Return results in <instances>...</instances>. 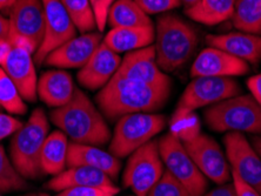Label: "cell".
Instances as JSON below:
<instances>
[{"label":"cell","instance_id":"cell-1","mask_svg":"<svg viewBox=\"0 0 261 196\" xmlns=\"http://www.w3.org/2000/svg\"><path fill=\"white\" fill-rule=\"evenodd\" d=\"M170 91L171 88L151 86L116 73L95 100L106 118L118 120L127 114L152 113L160 109L170 97Z\"/></svg>","mask_w":261,"mask_h":196},{"label":"cell","instance_id":"cell-2","mask_svg":"<svg viewBox=\"0 0 261 196\" xmlns=\"http://www.w3.org/2000/svg\"><path fill=\"white\" fill-rule=\"evenodd\" d=\"M51 120L76 144L102 146L111 139L105 119L91 99L78 88L70 102L52 110Z\"/></svg>","mask_w":261,"mask_h":196},{"label":"cell","instance_id":"cell-3","mask_svg":"<svg viewBox=\"0 0 261 196\" xmlns=\"http://www.w3.org/2000/svg\"><path fill=\"white\" fill-rule=\"evenodd\" d=\"M198 44L197 31L178 15L167 13L156 21L154 47L156 63L163 72L172 73L185 66Z\"/></svg>","mask_w":261,"mask_h":196},{"label":"cell","instance_id":"cell-4","mask_svg":"<svg viewBox=\"0 0 261 196\" xmlns=\"http://www.w3.org/2000/svg\"><path fill=\"white\" fill-rule=\"evenodd\" d=\"M48 119L41 108L34 109L26 124L13 134L10 145V155L14 168L25 180L39 179L40 156L45 140L48 136Z\"/></svg>","mask_w":261,"mask_h":196},{"label":"cell","instance_id":"cell-5","mask_svg":"<svg viewBox=\"0 0 261 196\" xmlns=\"http://www.w3.org/2000/svg\"><path fill=\"white\" fill-rule=\"evenodd\" d=\"M203 117L207 126L216 132L261 134V108L252 94L237 95L211 105Z\"/></svg>","mask_w":261,"mask_h":196},{"label":"cell","instance_id":"cell-6","mask_svg":"<svg viewBox=\"0 0 261 196\" xmlns=\"http://www.w3.org/2000/svg\"><path fill=\"white\" fill-rule=\"evenodd\" d=\"M166 126L164 115L153 113L127 114L118 119L109 152L118 159L132 154L151 141Z\"/></svg>","mask_w":261,"mask_h":196},{"label":"cell","instance_id":"cell-7","mask_svg":"<svg viewBox=\"0 0 261 196\" xmlns=\"http://www.w3.org/2000/svg\"><path fill=\"white\" fill-rule=\"evenodd\" d=\"M164 172L159 141L151 140L130 154L122 175V183L124 187L130 188L136 196H147Z\"/></svg>","mask_w":261,"mask_h":196},{"label":"cell","instance_id":"cell-8","mask_svg":"<svg viewBox=\"0 0 261 196\" xmlns=\"http://www.w3.org/2000/svg\"><path fill=\"white\" fill-rule=\"evenodd\" d=\"M9 39L12 44L10 55L2 67L17 86L24 100L34 102L37 99V73L32 55L37 47L28 38L14 33L10 30Z\"/></svg>","mask_w":261,"mask_h":196},{"label":"cell","instance_id":"cell-9","mask_svg":"<svg viewBox=\"0 0 261 196\" xmlns=\"http://www.w3.org/2000/svg\"><path fill=\"white\" fill-rule=\"evenodd\" d=\"M159 141V151L167 171L190 191L192 196H203L207 189L206 176L197 167L182 142L168 132Z\"/></svg>","mask_w":261,"mask_h":196},{"label":"cell","instance_id":"cell-10","mask_svg":"<svg viewBox=\"0 0 261 196\" xmlns=\"http://www.w3.org/2000/svg\"><path fill=\"white\" fill-rule=\"evenodd\" d=\"M240 94V86L228 76H199L187 85L176 109L190 110L211 106Z\"/></svg>","mask_w":261,"mask_h":196},{"label":"cell","instance_id":"cell-11","mask_svg":"<svg viewBox=\"0 0 261 196\" xmlns=\"http://www.w3.org/2000/svg\"><path fill=\"white\" fill-rule=\"evenodd\" d=\"M45 10V34L33 59L41 65L52 51L76 37V29L61 0H43Z\"/></svg>","mask_w":261,"mask_h":196},{"label":"cell","instance_id":"cell-12","mask_svg":"<svg viewBox=\"0 0 261 196\" xmlns=\"http://www.w3.org/2000/svg\"><path fill=\"white\" fill-rule=\"evenodd\" d=\"M186 152L206 178L225 184L231 179V169L220 146L212 137L200 133L193 140L182 142Z\"/></svg>","mask_w":261,"mask_h":196},{"label":"cell","instance_id":"cell-13","mask_svg":"<svg viewBox=\"0 0 261 196\" xmlns=\"http://www.w3.org/2000/svg\"><path fill=\"white\" fill-rule=\"evenodd\" d=\"M226 155L233 171L261 195V159L240 132H229L224 137Z\"/></svg>","mask_w":261,"mask_h":196},{"label":"cell","instance_id":"cell-14","mask_svg":"<svg viewBox=\"0 0 261 196\" xmlns=\"http://www.w3.org/2000/svg\"><path fill=\"white\" fill-rule=\"evenodd\" d=\"M117 73L127 79L137 80L151 86L171 88L170 78L160 70L156 63L154 45L126 53Z\"/></svg>","mask_w":261,"mask_h":196},{"label":"cell","instance_id":"cell-15","mask_svg":"<svg viewBox=\"0 0 261 196\" xmlns=\"http://www.w3.org/2000/svg\"><path fill=\"white\" fill-rule=\"evenodd\" d=\"M9 14L10 30L28 38L38 51L45 34L43 0H17L9 10Z\"/></svg>","mask_w":261,"mask_h":196},{"label":"cell","instance_id":"cell-16","mask_svg":"<svg viewBox=\"0 0 261 196\" xmlns=\"http://www.w3.org/2000/svg\"><path fill=\"white\" fill-rule=\"evenodd\" d=\"M101 32L84 33L65 42L46 57L44 63L58 68H82L102 42Z\"/></svg>","mask_w":261,"mask_h":196},{"label":"cell","instance_id":"cell-17","mask_svg":"<svg viewBox=\"0 0 261 196\" xmlns=\"http://www.w3.org/2000/svg\"><path fill=\"white\" fill-rule=\"evenodd\" d=\"M249 65L245 60L216 47L202 49L191 67L192 78L199 76H238L248 73Z\"/></svg>","mask_w":261,"mask_h":196},{"label":"cell","instance_id":"cell-18","mask_svg":"<svg viewBox=\"0 0 261 196\" xmlns=\"http://www.w3.org/2000/svg\"><path fill=\"white\" fill-rule=\"evenodd\" d=\"M121 58L101 42L76 75L79 83L90 91L101 90L119 70Z\"/></svg>","mask_w":261,"mask_h":196},{"label":"cell","instance_id":"cell-19","mask_svg":"<svg viewBox=\"0 0 261 196\" xmlns=\"http://www.w3.org/2000/svg\"><path fill=\"white\" fill-rule=\"evenodd\" d=\"M78 166L95 168L116 180L120 172L121 162L118 157L98 148L97 146L71 142L68 145L66 168Z\"/></svg>","mask_w":261,"mask_h":196},{"label":"cell","instance_id":"cell-20","mask_svg":"<svg viewBox=\"0 0 261 196\" xmlns=\"http://www.w3.org/2000/svg\"><path fill=\"white\" fill-rule=\"evenodd\" d=\"M206 42L210 47H216L245 60L258 64L261 60V36L246 32H231L226 34H208Z\"/></svg>","mask_w":261,"mask_h":196},{"label":"cell","instance_id":"cell-21","mask_svg":"<svg viewBox=\"0 0 261 196\" xmlns=\"http://www.w3.org/2000/svg\"><path fill=\"white\" fill-rule=\"evenodd\" d=\"M75 90L70 73L63 70L44 72L37 83L38 97L52 108H58L70 102Z\"/></svg>","mask_w":261,"mask_h":196},{"label":"cell","instance_id":"cell-22","mask_svg":"<svg viewBox=\"0 0 261 196\" xmlns=\"http://www.w3.org/2000/svg\"><path fill=\"white\" fill-rule=\"evenodd\" d=\"M112 179L98 169L78 166L66 168L59 175L53 176L47 182V188L56 193L73 187H106L113 186Z\"/></svg>","mask_w":261,"mask_h":196},{"label":"cell","instance_id":"cell-23","mask_svg":"<svg viewBox=\"0 0 261 196\" xmlns=\"http://www.w3.org/2000/svg\"><path fill=\"white\" fill-rule=\"evenodd\" d=\"M154 40V27L145 26V27L111 29L110 32L103 37L102 42L117 54H120V53H128L147 47Z\"/></svg>","mask_w":261,"mask_h":196},{"label":"cell","instance_id":"cell-24","mask_svg":"<svg viewBox=\"0 0 261 196\" xmlns=\"http://www.w3.org/2000/svg\"><path fill=\"white\" fill-rule=\"evenodd\" d=\"M68 145L67 135L61 130L48 134L40 156L41 171L44 174L57 176L66 169Z\"/></svg>","mask_w":261,"mask_h":196},{"label":"cell","instance_id":"cell-25","mask_svg":"<svg viewBox=\"0 0 261 196\" xmlns=\"http://www.w3.org/2000/svg\"><path fill=\"white\" fill-rule=\"evenodd\" d=\"M237 0H199L185 10L192 20L207 26H214L232 18Z\"/></svg>","mask_w":261,"mask_h":196},{"label":"cell","instance_id":"cell-26","mask_svg":"<svg viewBox=\"0 0 261 196\" xmlns=\"http://www.w3.org/2000/svg\"><path fill=\"white\" fill-rule=\"evenodd\" d=\"M107 25L111 29L153 26L149 15L134 0H114L107 15Z\"/></svg>","mask_w":261,"mask_h":196},{"label":"cell","instance_id":"cell-27","mask_svg":"<svg viewBox=\"0 0 261 196\" xmlns=\"http://www.w3.org/2000/svg\"><path fill=\"white\" fill-rule=\"evenodd\" d=\"M231 19L240 32L261 36V0H237Z\"/></svg>","mask_w":261,"mask_h":196},{"label":"cell","instance_id":"cell-28","mask_svg":"<svg viewBox=\"0 0 261 196\" xmlns=\"http://www.w3.org/2000/svg\"><path fill=\"white\" fill-rule=\"evenodd\" d=\"M61 4L70 15L76 31L82 34L94 32L97 21L91 0H61Z\"/></svg>","mask_w":261,"mask_h":196},{"label":"cell","instance_id":"cell-29","mask_svg":"<svg viewBox=\"0 0 261 196\" xmlns=\"http://www.w3.org/2000/svg\"><path fill=\"white\" fill-rule=\"evenodd\" d=\"M170 133L181 142L191 141L200 134V121L194 112L175 109L170 120Z\"/></svg>","mask_w":261,"mask_h":196},{"label":"cell","instance_id":"cell-30","mask_svg":"<svg viewBox=\"0 0 261 196\" xmlns=\"http://www.w3.org/2000/svg\"><path fill=\"white\" fill-rule=\"evenodd\" d=\"M0 107L11 114L22 115L28 112V105L24 102L17 86L2 67H0Z\"/></svg>","mask_w":261,"mask_h":196},{"label":"cell","instance_id":"cell-31","mask_svg":"<svg viewBox=\"0 0 261 196\" xmlns=\"http://www.w3.org/2000/svg\"><path fill=\"white\" fill-rule=\"evenodd\" d=\"M26 188V180L17 172L12 161L6 155L5 149L0 145V194L25 190Z\"/></svg>","mask_w":261,"mask_h":196},{"label":"cell","instance_id":"cell-32","mask_svg":"<svg viewBox=\"0 0 261 196\" xmlns=\"http://www.w3.org/2000/svg\"><path fill=\"white\" fill-rule=\"evenodd\" d=\"M147 196H192L190 191L170 172L165 171Z\"/></svg>","mask_w":261,"mask_h":196},{"label":"cell","instance_id":"cell-33","mask_svg":"<svg viewBox=\"0 0 261 196\" xmlns=\"http://www.w3.org/2000/svg\"><path fill=\"white\" fill-rule=\"evenodd\" d=\"M119 190L114 184L106 187H73L59 191L56 196H114Z\"/></svg>","mask_w":261,"mask_h":196},{"label":"cell","instance_id":"cell-34","mask_svg":"<svg viewBox=\"0 0 261 196\" xmlns=\"http://www.w3.org/2000/svg\"><path fill=\"white\" fill-rule=\"evenodd\" d=\"M146 14L165 13L181 5L180 0H134Z\"/></svg>","mask_w":261,"mask_h":196},{"label":"cell","instance_id":"cell-35","mask_svg":"<svg viewBox=\"0 0 261 196\" xmlns=\"http://www.w3.org/2000/svg\"><path fill=\"white\" fill-rule=\"evenodd\" d=\"M114 0H91V5L93 7V12L97 21V29L99 32H103L107 25V15Z\"/></svg>","mask_w":261,"mask_h":196},{"label":"cell","instance_id":"cell-36","mask_svg":"<svg viewBox=\"0 0 261 196\" xmlns=\"http://www.w3.org/2000/svg\"><path fill=\"white\" fill-rule=\"evenodd\" d=\"M22 122L9 114L0 113V141L13 134L21 128Z\"/></svg>","mask_w":261,"mask_h":196},{"label":"cell","instance_id":"cell-37","mask_svg":"<svg viewBox=\"0 0 261 196\" xmlns=\"http://www.w3.org/2000/svg\"><path fill=\"white\" fill-rule=\"evenodd\" d=\"M233 187L236 190L237 196H261L252 186H249L247 182H245L239 175L237 174L236 171H231Z\"/></svg>","mask_w":261,"mask_h":196},{"label":"cell","instance_id":"cell-38","mask_svg":"<svg viewBox=\"0 0 261 196\" xmlns=\"http://www.w3.org/2000/svg\"><path fill=\"white\" fill-rule=\"evenodd\" d=\"M247 87L251 91L252 97L255 99L261 108V74L254 75L247 80Z\"/></svg>","mask_w":261,"mask_h":196},{"label":"cell","instance_id":"cell-39","mask_svg":"<svg viewBox=\"0 0 261 196\" xmlns=\"http://www.w3.org/2000/svg\"><path fill=\"white\" fill-rule=\"evenodd\" d=\"M11 49H12V44L9 38L6 39H0V67L4 66V64L6 63L7 58L10 55Z\"/></svg>","mask_w":261,"mask_h":196},{"label":"cell","instance_id":"cell-40","mask_svg":"<svg viewBox=\"0 0 261 196\" xmlns=\"http://www.w3.org/2000/svg\"><path fill=\"white\" fill-rule=\"evenodd\" d=\"M203 196H237L233 184H222L221 187L216 188L208 194Z\"/></svg>","mask_w":261,"mask_h":196},{"label":"cell","instance_id":"cell-41","mask_svg":"<svg viewBox=\"0 0 261 196\" xmlns=\"http://www.w3.org/2000/svg\"><path fill=\"white\" fill-rule=\"evenodd\" d=\"M10 34V20L0 14V39H6Z\"/></svg>","mask_w":261,"mask_h":196},{"label":"cell","instance_id":"cell-42","mask_svg":"<svg viewBox=\"0 0 261 196\" xmlns=\"http://www.w3.org/2000/svg\"><path fill=\"white\" fill-rule=\"evenodd\" d=\"M252 146L254 151L258 153V155L261 159V136H254L252 137Z\"/></svg>","mask_w":261,"mask_h":196},{"label":"cell","instance_id":"cell-43","mask_svg":"<svg viewBox=\"0 0 261 196\" xmlns=\"http://www.w3.org/2000/svg\"><path fill=\"white\" fill-rule=\"evenodd\" d=\"M17 0H0V11H9Z\"/></svg>","mask_w":261,"mask_h":196},{"label":"cell","instance_id":"cell-44","mask_svg":"<svg viewBox=\"0 0 261 196\" xmlns=\"http://www.w3.org/2000/svg\"><path fill=\"white\" fill-rule=\"evenodd\" d=\"M199 0H180V3L184 4V5L186 6V9H189V7L194 6L195 4H197Z\"/></svg>","mask_w":261,"mask_h":196},{"label":"cell","instance_id":"cell-45","mask_svg":"<svg viewBox=\"0 0 261 196\" xmlns=\"http://www.w3.org/2000/svg\"><path fill=\"white\" fill-rule=\"evenodd\" d=\"M22 196H48V195H46V194H26Z\"/></svg>","mask_w":261,"mask_h":196},{"label":"cell","instance_id":"cell-46","mask_svg":"<svg viewBox=\"0 0 261 196\" xmlns=\"http://www.w3.org/2000/svg\"><path fill=\"white\" fill-rule=\"evenodd\" d=\"M0 108H2V107H0Z\"/></svg>","mask_w":261,"mask_h":196},{"label":"cell","instance_id":"cell-47","mask_svg":"<svg viewBox=\"0 0 261 196\" xmlns=\"http://www.w3.org/2000/svg\"><path fill=\"white\" fill-rule=\"evenodd\" d=\"M0 196H2V195H0Z\"/></svg>","mask_w":261,"mask_h":196}]
</instances>
